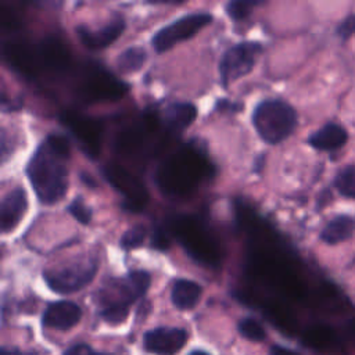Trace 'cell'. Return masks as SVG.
<instances>
[{
  "instance_id": "cell-1",
  "label": "cell",
  "mask_w": 355,
  "mask_h": 355,
  "mask_svg": "<svg viewBox=\"0 0 355 355\" xmlns=\"http://www.w3.org/2000/svg\"><path fill=\"white\" fill-rule=\"evenodd\" d=\"M69 143L60 133L49 135L32 154L26 175L37 198L43 204H54L68 190Z\"/></svg>"
},
{
  "instance_id": "cell-2",
  "label": "cell",
  "mask_w": 355,
  "mask_h": 355,
  "mask_svg": "<svg viewBox=\"0 0 355 355\" xmlns=\"http://www.w3.org/2000/svg\"><path fill=\"white\" fill-rule=\"evenodd\" d=\"M151 283L146 270H132L123 277L114 279L98 295V315L111 324L122 323L129 315V306L141 298Z\"/></svg>"
},
{
  "instance_id": "cell-3",
  "label": "cell",
  "mask_w": 355,
  "mask_h": 355,
  "mask_svg": "<svg viewBox=\"0 0 355 355\" xmlns=\"http://www.w3.org/2000/svg\"><path fill=\"white\" fill-rule=\"evenodd\" d=\"M297 121L295 110L279 98L262 100L252 112V125L257 133L269 144L286 140L297 128Z\"/></svg>"
},
{
  "instance_id": "cell-4",
  "label": "cell",
  "mask_w": 355,
  "mask_h": 355,
  "mask_svg": "<svg viewBox=\"0 0 355 355\" xmlns=\"http://www.w3.org/2000/svg\"><path fill=\"white\" fill-rule=\"evenodd\" d=\"M97 272V262L92 258H79L50 268L43 272L46 284L55 293L69 294L87 286Z\"/></svg>"
},
{
  "instance_id": "cell-5",
  "label": "cell",
  "mask_w": 355,
  "mask_h": 355,
  "mask_svg": "<svg viewBox=\"0 0 355 355\" xmlns=\"http://www.w3.org/2000/svg\"><path fill=\"white\" fill-rule=\"evenodd\" d=\"M261 51L262 46L257 42H241L227 49L219 64L220 83L223 87L250 73Z\"/></svg>"
},
{
  "instance_id": "cell-6",
  "label": "cell",
  "mask_w": 355,
  "mask_h": 355,
  "mask_svg": "<svg viewBox=\"0 0 355 355\" xmlns=\"http://www.w3.org/2000/svg\"><path fill=\"white\" fill-rule=\"evenodd\" d=\"M212 17L208 12H194L184 15L172 24L164 26L153 36V47L157 53H164L178 43L193 37L200 29L211 24Z\"/></svg>"
},
{
  "instance_id": "cell-7",
  "label": "cell",
  "mask_w": 355,
  "mask_h": 355,
  "mask_svg": "<svg viewBox=\"0 0 355 355\" xmlns=\"http://www.w3.org/2000/svg\"><path fill=\"white\" fill-rule=\"evenodd\" d=\"M187 341V331L180 327H155L143 336V345L147 352L155 355H175Z\"/></svg>"
},
{
  "instance_id": "cell-8",
  "label": "cell",
  "mask_w": 355,
  "mask_h": 355,
  "mask_svg": "<svg viewBox=\"0 0 355 355\" xmlns=\"http://www.w3.org/2000/svg\"><path fill=\"white\" fill-rule=\"evenodd\" d=\"M125 29V19L121 15H114L112 19L98 31H90L80 25L76 28V35L83 46L90 50H98L115 42Z\"/></svg>"
},
{
  "instance_id": "cell-9",
  "label": "cell",
  "mask_w": 355,
  "mask_h": 355,
  "mask_svg": "<svg viewBox=\"0 0 355 355\" xmlns=\"http://www.w3.org/2000/svg\"><path fill=\"white\" fill-rule=\"evenodd\" d=\"M82 318V309L72 301H55L47 305L42 315V324L49 329L68 330Z\"/></svg>"
},
{
  "instance_id": "cell-10",
  "label": "cell",
  "mask_w": 355,
  "mask_h": 355,
  "mask_svg": "<svg viewBox=\"0 0 355 355\" xmlns=\"http://www.w3.org/2000/svg\"><path fill=\"white\" fill-rule=\"evenodd\" d=\"M28 208L26 191L22 187H15L10 190L1 200L0 207V225L1 233H8L14 230L21 219L24 218Z\"/></svg>"
},
{
  "instance_id": "cell-11",
  "label": "cell",
  "mask_w": 355,
  "mask_h": 355,
  "mask_svg": "<svg viewBox=\"0 0 355 355\" xmlns=\"http://www.w3.org/2000/svg\"><path fill=\"white\" fill-rule=\"evenodd\" d=\"M348 140L347 130L334 122H327L308 137V144L320 151H336Z\"/></svg>"
},
{
  "instance_id": "cell-12",
  "label": "cell",
  "mask_w": 355,
  "mask_h": 355,
  "mask_svg": "<svg viewBox=\"0 0 355 355\" xmlns=\"http://www.w3.org/2000/svg\"><path fill=\"white\" fill-rule=\"evenodd\" d=\"M202 288L198 283L187 279H178L171 290V300L178 309L186 311L197 305L201 298Z\"/></svg>"
},
{
  "instance_id": "cell-13",
  "label": "cell",
  "mask_w": 355,
  "mask_h": 355,
  "mask_svg": "<svg viewBox=\"0 0 355 355\" xmlns=\"http://www.w3.org/2000/svg\"><path fill=\"white\" fill-rule=\"evenodd\" d=\"M355 232V219L349 215H338L333 218L320 232V240L334 245L348 240Z\"/></svg>"
},
{
  "instance_id": "cell-14",
  "label": "cell",
  "mask_w": 355,
  "mask_h": 355,
  "mask_svg": "<svg viewBox=\"0 0 355 355\" xmlns=\"http://www.w3.org/2000/svg\"><path fill=\"white\" fill-rule=\"evenodd\" d=\"M165 121L173 129H183L191 125L197 116V108L190 103H172L166 107Z\"/></svg>"
},
{
  "instance_id": "cell-15",
  "label": "cell",
  "mask_w": 355,
  "mask_h": 355,
  "mask_svg": "<svg viewBox=\"0 0 355 355\" xmlns=\"http://www.w3.org/2000/svg\"><path fill=\"white\" fill-rule=\"evenodd\" d=\"M146 61V51L141 47H130L122 51L116 58V68L123 73L139 71Z\"/></svg>"
},
{
  "instance_id": "cell-16",
  "label": "cell",
  "mask_w": 355,
  "mask_h": 355,
  "mask_svg": "<svg viewBox=\"0 0 355 355\" xmlns=\"http://www.w3.org/2000/svg\"><path fill=\"white\" fill-rule=\"evenodd\" d=\"M336 190L347 198L355 200V165H347L334 178Z\"/></svg>"
},
{
  "instance_id": "cell-17",
  "label": "cell",
  "mask_w": 355,
  "mask_h": 355,
  "mask_svg": "<svg viewBox=\"0 0 355 355\" xmlns=\"http://www.w3.org/2000/svg\"><path fill=\"white\" fill-rule=\"evenodd\" d=\"M237 329L240 331V334L250 340V341H263L266 337V331L263 329V326L254 318H244L239 322Z\"/></svg>"
},
{
  "instance_id": "cell-18",
  "label": "cell",
  "mask_w": 355,
  "mask_h": 355,
  "mask_svg": "<svg viewBox=\"0 0 355 355\" xmlns=\"http://www.w3.org/2000/svg\"><path fill=\"white\" fill-rule=\"evenodd\" d=\"M257 4H258V1L232 0L226 4V14L234 21H241L251 14L252 8L257 7Z\"/></svg>"
},
{
  "instance_id": "cell-19",
  "label": "cell",
  "mask_w": 355,
  "mask_h": 355,
  "mask_svg": "<svg viewBox=\"0 0 355 355\" xmlns=\"http://www.w3.org/2000/svg\"><path fill=\"white\" fill-rule=\"evenodd\" d=\"M146 233H147V229L143 225H136L130 227L129 230L125 232V234L121 239L122 248L130 250V248L140 247L146 239Z\"/></svg>"
},
{
  "instance_id": "cell-20",
  "label": "cell",
  "mask_w": 355,
  "mask_h": 355,
  "mask_svg": "<svg viewBox=\"0 0 355 355\" xmlns=\"http://www.w3.org/2000/svg\"><path fill=\"white\" fill-rule=\"evenodd\" d=\"M68 212L80 223L87 225L92 220V211L83 204V200L80 197H75L69 205H68Z\"/></svg>"
},
{
  "instance_id": "cell-21",
  "label": "cell",
  "mask_w": 355,
  "mask_h": 355,
  "mask_svg": "<svg viewBox=\"0 0 355 355\" xmlns=\"http://www.w3.org/2000/svg\"><path fill=\"white\" fill-rule=\"evenodd\" d=\"M355 33V14L347 17L337 28V35L341 39H348L349 36H352Z\"/></svg>"
},
{
  "instance_id": "cell-22",
  "label": "cell",
  "mask_w": 355,
  "mask_h": 355,
  "mask_svg": "<svg viewBox=\"0 0 355 355\" xmlns=\"http://www.w3.org/2000/svg\"><path fill=\"white\" fill-rule=\"evenodd\" d=\"M64 355H111V354L96 351L87 344H76V345H72L71 348H68L64 352Z\"/></svg>"
},
{
  "instance_id": "cell-23",
  "label": "cell",
  "mask_w": 355,
  "mask_h": 355,
  "mask_svg": "<svg viewBox=\"0 0 355 355\" xmlns=\"http://www.w3.org/2000/svg\"><path fill=\"white\" fill-rule=\"evenodd\" d=\"M269 355H301V354L283 345H272L269 349Z\"/></svg>"
},
{
  "instance_id": "cell-24",
  "label": "cell",
  "mask_w": 355,
  "mask_h": 355,
  "mask_svg": "<svg viewBox=\"0 0 355 355\" xmlns=\"http://www.w3.org/2000/svg\"><path fill=\"white\" fill-rule=\"evenodd\" d=\"M0 355H37L35 351H22L15 347H1Z\"/></svg>"
},
{
  "instance_id": "cell-25",
  "label": "cell",
  "mask_w": 355,
  "mask_h": 355,
  "mask_svg": "<svg viewBox=\"0 0 355 355\" xmlns=\"http://www.w3.org/2000/svg\"><path fill=\"white\" fill-rule=\"evenodd\" d=\"M80 176H82L80 179H82V180H83L86 184H92V186H96V183H94V182L90 179L92 176H89V175H86V173H80Z\"/></svg>"
},
{
  "instance_id": "cell-26",
  "label": "cell",
  "mask_w": 355,
  "mask_h": 355,
  "mask_svg": "<svg viewBox=\"0 0 355 355\" xmlns=\"http://www.w3.org/2000/svg\"><path fill=\"white\" fill-rule=\"evenodd\" d=\"M189 355H209V354L205 352V351H201V349H194V351H191Z\"/></svg>"
}]
</instances>
